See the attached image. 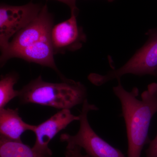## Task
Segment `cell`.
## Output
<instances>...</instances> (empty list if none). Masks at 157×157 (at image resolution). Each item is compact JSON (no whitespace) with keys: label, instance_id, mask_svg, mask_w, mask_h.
<instances>
[{"label":"cell","instance_id":"6da1fadb","mask_svg":"<svg viewBox=\"0 0 157 157\" xmlns=\"http://www.w3.org/2000/svg\"><path fill=\"white\" fill-rule=\"evenodd\" d=\"M113 87L114 94L121 105L122 116L126 127L128 157H140L144 146L149 141L148 131L153 117L157 112V83L148 85L147 90L137 99L139 90L134 87L127 91L118 79Z\"/></svg>","mask_w":157,"mask_h":157},{"label":"cell","instance_id":"7a4b0ae2","mask_svg":"<svg viewBox=\"0 0 157 157\" xmlns=\"http://www.w3.org/2000/svg\"><path fill=\"white\" fill-rule=\"evenodd\" d=\"M53 17L46 5L36 17L14 35L5 50L2 52L1 66L13 58H19L52 68L59 74L54 58L55 53L51 39Z\"/></svg>","mask_w":157,"mask_h":157},{"label":"cell","instance_id":"3957f363","mask_svg":"<svg viewBox=\"0 0 157 157\" xmlns=\"http://www.w3.org/2000/svg\"><path fill=\"white\" fill-rule=\"evenodd\" d=\"M63 82L43 81L41 76L19 90L21 104H34L59 109H70L86 100V88L80 82L65 78Z\"/></svg>","mask_w":157,"mask_h":157},{"label":"cell","instance_id":"277c9868","mask_svg":"<svg viewBox=\"0 0 157 157\" xmlns=\"http://www.w3.org/2000/svg\"><path fill=\"white\" fill-rule=\"evenodd\" d=\"M147 34L148 41L125 64L117 70L109 71L106 75L91 74L88 77L90 81L100 86L113 79L121 78L126 74L157 76V30H151Z\"/></svg>","mask_w":157,"mask_h":157},{"label":"cell","instance_id":"5b68a950","mask_svg":"<svg viewBox=\"0 0 157 157\" xmlns=\"http://www.w3.org/2000/svg\"><path fill=\"white\" fill-rule=\"evenodd\" d=\"M99 109L94 104H90L87 99L82 104L79 114V128L75 135H61L60 140L67 145L78 146L83 148L90 157H126L118 149L112 146L97 135L88 120V113L91 110Z\"/></svg>","mask_w":157,"mask_h":157},{"label":"cell","instance_id":"8992f818","mask_svg":"<svg viewBox=\"0 0 157 157\" xmlns=\"http://www.w3.org/2000/svg\"><path fill=\"white\" fill-rule=\"evenodd\" d=\"M42 8L33 3L22 6L1 5L0 46L2 52L7 48L11 37L35 19Z\"/></svg>","mask_w":157,"mask_h":157},{"label":"cell","instance_id":"52a82bcc","mask_svg":"<svg viewBox=\"0 0 157 157\" xmlns=\"http://www.w3.org/2000/svg\"><path fill=\"white\" fill-rule=\"evenodd\" d=\"M79 116L71 113L70 109H63L45 121L36 125L33 132L36 135L34 150L46 155L52 156L48 144L61 131L75 121H79Z\"/></svg>","mask_w":157,"mask_h":157},{"label":"cell","instance_id":"ba28073f","mask_svg":"<svg viewBox=\"0 0 157 157\" xmlns=\"http://www.w3.org/2000/svg\"><path fill=\"white\" fill-rule=\"evenodd\" d=\"M78 14L71 12L70 18L53 26L51 39L55 54L78 50L86 41L82 28L77 24Z\"/></svg>","mask_w":157,"mask_h":157},{"label":"cell","instance_id":"9c48e42d","mask_svg":"<svg viewBox=\"0 0 157 157\" xmlns=\"http://www.w3.org/2000/svg\"><path fill=\"white\" fill-rule=\"evenodd\" d=\"M36 125L24 121L18 109H0V137L14 141H21V135L26 131L33 132Z\"/></svg>","mask_w":157,"mask_h":157},{"label":"cell","instance_id":"30bf717a","mask_svg":"<svg viewBox=\"0 0 157 157\" xmlns=\"http://www.w3.org/2000/svg\"><path fill=\"white\" fill-rule=\"evenodd\" d=\"M40 153L21 141L0 137V157H52Z\"/></svg>","mask_w":157,"mask_h":157},{"label":"cell","instance_id":"8fae6325","mask_svg":"<svg viewBox=\"0 0 157 157\" xmlns=\"http://www.w3.org/2000/svg\"><path fill=\"white\" fill-rule=\"evenodd\" d=\"M18 76L16 73H11L5 76L2 75L0 79V109L15 97H18L19 91L14 89V84L17 82Z\"/></svg>","mask_w":157,"mask_h":157},{"label":"cell","instance_id":"7c38bea8","mask_svg":"<svg viewBox=\"0 0 157 157\" xmlns=\"http://www.w3.org/2000/svg\"><path fill=\"white\" fill-rule=\"evenodd\" d=\"M82 148L78 146L67 145L65 151L66 157H90L87 155H83L81 153Z\"/></svg>","mask_w":157,"mask_h":157},{"label":"cell","instance_id":"4fadbf2b","mask_svg":"<svg viewBox=\"0 0 157 157\" xmlns=\"http://www.w3.org/2000/svg\"><path fill=\"white\" fill-rule=\"evenodd\" d=\"M146 157H157V135L154 139L150 142L146 151Z\"/></svg>","mask_w":157,"mask_h":157},{"label":"cell","instance_id":"5bb4252c","mask_svg":"<svg viewBox=\"0 0 157 157\" xmlns=\"http://www.w3.org/2000/svg\"><path fill=\"white\" fill-rule=\"evenodd\" d=\"M67 5L71 9V12L78 13V9L76 6V0H56Z\"/></svg>","mask_w":157,"mask_h":157},{"label":"cell","instance_id":"9a60e30c","mask_svg":"<svg viewBox=\"0 0 157 157\" xmlns=\"http://www.w3.org/2000/svg\"><path fill=\"white\" fill-rule=\"evenodd\" d=\"M107 1L109 2H113V1H114V0H107Z\"/></svg>","mask_w":157,"mask_h":157}]
</instances>
